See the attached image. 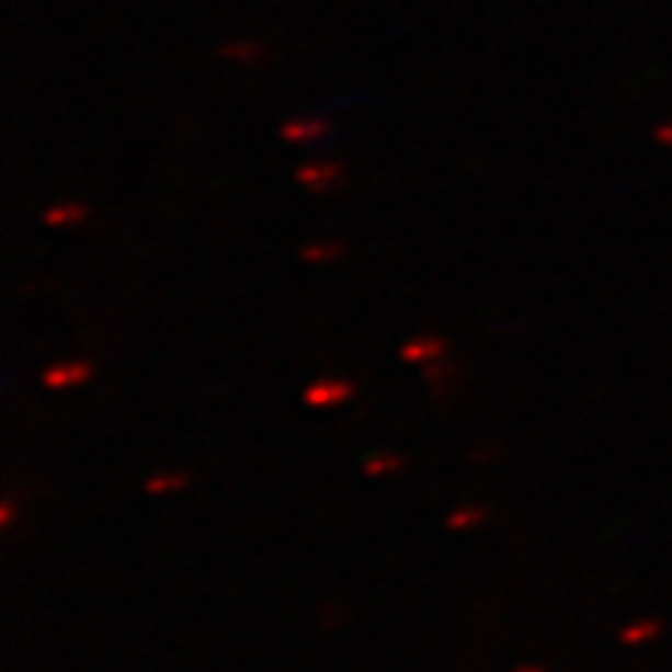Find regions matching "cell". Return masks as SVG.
<instances>
[{
    "label": "cell",
    "instance_id": "1",
    "mask_svg": "<svg viewBox=\"0 0 672 672\" xmlns=\"http://www.w3.org/2000/svg\"><path fill=\"white\" fill-rule=\"evenodd\" d=\"M352 396H355V384L340 380V377H321V380L308 384L303 392L308 408H337V405L349 402Z\"/></svg>",
    "mask_w": 672,
    "mask_h": 672
},
{
    "label": "cell",
    "instance_id": "2",
    "mask_svg": "<svg viewBox=\"0 0 672 672\" xmlns=\"http://www.w3.org/2000/svg\"><path fill=\"white\" fill-rule=\"evenodd\" d=\"M94 377V365L88 358H72V362H57L44 371V386L47 389H69V386L88 384Z\"/></svg>",
    "mask_w": 672,
    "mask_h": 672
},
{
    "label": "cell",
    "instance_id": "3",
    "mask_svg": "<svg viewBox=\"0 0 672 672\" xmlns=\"http://www.w3.org/2000/svg\"><path fill=\"white\" fill-rule=\"evenodd\" d=\"M296 181L311 193H327L333 184L343 181V166L340 162H306L296 169Z\"/></svg>",
    "mask_w": 672,
    "mask_h": 672
},
{
    "label": "cell",
    "instance_id": "4",
    "mask_svg": "<svg viewBox=\"0 0 672 672\" xmlns=\"http://www.w3.org/2000/svg\"><path fill=\"white\" fill-rule=\"evenodd\" d=\"M445 352H448V340L433 337V333H421V337H414V340L405 343L402 358L408 365H433Z\"/></svg>",
    "mask_w": 672,
    "mask_h": 672
},
{
    "label": "cell",
    "instance_id": "5",
    "mask_svg": "<svg viewBox=\"0 0 672 672\" xmlns=\"http://www.w3.org/2000/svg\"><path fill=\"white\" fill-rule=\"evenodd\" d=\"M327 135L324 118H289L287 125L281 128V137L289 144H311L318 137Z\"/></svg>",
    "mask_w": 672,
    "mask_h": 672
},
{
    "label": "cell",
    "instance_id": "6",
    "mask_svg": "<svg viewBox=\"0 0 672 672\" xmlns=\"http://www.w3.org/2000/svg\"><path fill=\"white\" fill-rule=\"evenodd\" d=\"M663 635V623L660 619H635L626 629H619V641L626 648H641V645H651Z\"/></svg>",
    "mask_w": 672,
    "mask_h": 672
},
{
    "label": "cell",
    "instance_id": "7",
    "mask_svg": "<svg viewBox=\"0 0 672 672\" xmlns=\"http://www.w3.org/2000/svg\"><path fill=\"white\" fill-rule=\"evenodd\" d=\"M88 215H91V209L81 206V203H59V206H50V209L44 212V225H50V228H69V225H81Z\"/></svg>",
    "mask_w": 672,
    "mask_h": 672
},
{
    "label": "cell",
    "instance_id": "8",
    "mask_svg": "<svg viewBox=\"0 0 672 672\" xmlns=\"http://www.w3.org/2000/svg\"><path fill=\"white\" fill-rule=\"evenodd\" d=\"M486 517H489V511H486L482 504H464V508H458V511L448 514L445 526H448L452 533H464V529H477V526H482Z\"/></svg>",
    "mask_w": 672,
    "mask_h": 672
},
{
    "label": "cell",
    "instance_id": "9",
    "mask_svg": "<svg viewBox=\"0 0 672 672\" xmlns=\"http://www.w3.org/2000/svg\"><path fill=\"white\" fill-rule=\"evenodd\" d=\"M299 255H303V262H308V265H324V262H333V259L346 255V243H340V240L308 243V247H303Z\"/></svg>",
    "mask_w": 672,
    "mask_h": 672
},
{
    "label": "cell",
    "instance_id": "10",
    "mask_svg": "<svg viewBox=\"0 0 672 672\" xmlns=\"http://www.w3.org/2000/svg\"><path fill=\"white\" fill-rule=\"evenodd\" d=\"M187 482H191L187 474H181V470H166V474H156V477H150V480L144 482V489H147L150 496H169V492L187 489Z\"/></svg>",
    "mask_w": 672,
    "mask_h": 672
},
{
    "label": "cell",
    "instance_id": "11",
    "mask_svg": "<svg viewBox=\"0 0 672 672\" xmlns=\"http://www.w3.org/2000/svg\"><path fill=\"white\" fill-rule=\"evenodd\" d=\"M405 467L402 455H389V452H380V455H371L365 462L367 477H386V474H399Z\"/></svg>",
    "mask_w": 672,
    "mask_h": 672
},
{
    "label": "cell",
    "instance_id": "12",
    "mask_svg": "<svg viewBox=\"0 0 672 672\" xmlns=\"http://www.w3.org/2000/svg\"><path fill=\"white\" fill-rule=\"evenodd\" d=\"M221 57L255 62V59L265 57V47H262L259 41H231V44H225V47H221Z\"/></svg>",
    "mask_w": 672,
    "mask_h": 672
},
{
    "label": "cell",
    "instance_id": "13",
    "mask_svg": "<svg viewBox=\"0 0 672 672\" xmlns=\"http://www.w3.org/2000/svg\"><path fill=\"white\" fill-rule=\"evenodd\" d=\"M0 526H3V529L13 526V501L10 499L3 501V508H0Z\"/></svg>",
    "mask_w": 672,
    "mask_h": 672
},
{
    "label": "cell",
    "instance_id": "14",
    "mask_svg": "<svg viewBox=\"0 0 672 672\" xmlns=\"http://www.w3.org/2000/svg\"><path fill=\"white\" fill-rule=\"evenodd\" d=\"M657 140L667 144V147H672V122L670 125H660V128H657Z\"/></svg>",
    "mask_w": 672,
    "mask_h": 672
},
{
    "label": "cell",
    "instance_id": "15",
    "mask_svg": "<svg viewBox=\"0 0 672 672\" xmlns=\"http://www.w3.org/2000/svg\"><path fill=\"white\" fill-rule=\"evenodd\" d=\"M514 672H548L545 667H538V663H526V667H517Z\"/></svg>",
    "mask_w": 672,
    "mask_h": 672
}]
</instances>
